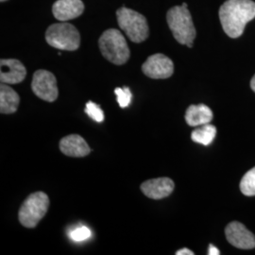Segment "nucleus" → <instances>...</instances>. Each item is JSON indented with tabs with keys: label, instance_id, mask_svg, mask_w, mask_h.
I'll return each instance as SVG.
<instances>
[{
	"label": "nucleus",
	"instance_id": "nucleus-1",
	"mask_svg": "<svg viewBox=\"0 0 255 255\" xmlns=\"http://www.w3.org/2000/svg\"><path fill=\"white\" fill-rule=\"evenodd\" d=\"M224 32L231 38H238L244 32L247 24L255 18V2L253 0H227L219 11Z\"/></svg>",
	"mask_w": 255,
	"mask_h": 255
},
{
	"label": "nucleus",
	"instance_id": "nucleus-2",
	"mask_svg": "<svg viewBox=\"0 0 255 255\" xmlns=\"http://www.w3.org/2000/svg\"><path fill=\"white\" fill-rule=\"evenodd\" d=\"M166 20L174 38L181 45L193 46L196 28L189 9L183 6H174L167 11Z\"/></svg>",
	"mask_w": 255,
	"mask_h": 255
},
{
	"label": "nucleus",
	"instance_id": "nucleus-3",
	"mask_svg": "<svg viewBox=\"0 0 255 255\" xmlns=\"http://www.w3.org/2000/svg\"><path fill=\"white\" fill-rule=\"evenodd\" d=\"M101 54L117 65L126 64L129 59V48L123 34L116 28L105 30L99 41Z\"/></svg>",
	"mask_w": 255,
	"mask_h": 255
},
{
	"label": "nucleus",
	"instance_id": "nucleus-4",
	"mask_svg": "<svg viewBox=\"0 0 255 255\" xmlns=\"http://www.w3.org/2000/svg\"><path fill=\"white\" fill-rule=\"evenodd\" d=\"M49 207V198L44 192H35L30 194L18 212L20 223L26 228H34L46 216Z\"/></svg>",
	"mask_w": 255,
	"mask_h": 255
},
{
	"label": "nucleus",
	"instance_id": "nucleus-5",
	"mask_svg": "<svg viewBox=\"0 0 255 255\" xmlns=\"http://www.w3.org/2000/svg\"><path fill=\"white\" fill-rule=\"evenodd\" d=\"M119 27L133 43H142L148 37L146 17L135 10L122 7L117 11Z\"/></svg>",
	"mask_w": 255,
	"mask_h": 255
},
{
	"label": "nucleus",
	"instance_id": "nucleus-6",
	"mask_svg": "<svg viewBox=\"0 0 255 255\" xmlns=\"http://www.w3.org/2000/svg\"><path fill=\"white\" fill-rule=\"evenodd\" d=\"M46 40L49 46L67 51L77 50L81 44L80 32L68 23L51 25L46 30Z\"/></svg>",
	"mask_w": 255,
	"mask_h": 255
},
{
	"label": "nucleus",
	"instance_id": "nucleus-7",
	"mask_svg": "<svg viewBox=\"0 0 255 255\" xmlns=\"http://www.w3.org/2000/svg\"><path fill=\"white\" fill-rule=\"evenodd\" d=\"M31 89L37 97L47 102H53L59 96L57 80L54 75L44 69L33 74Z\"/></svg>",
	"mask_w": 255,
	"mask_h": 255
},
{
	"label": "nucleus",
	"instance_id": "nucleus-8",
	"mask_svg": "<svg viewBox=\"0 0 255 255\" xmlns=\"http://www.w3.org/2000/svg\"><path fill=\"white\" fill-rule=\"evenodd\" d=\"M142 71L150 79H167L173 75V62L161 53L151 55L142 65Z\"/></svg>",
	"mask_w": 255,
	"mask_h": 255
},
{
	"label": "nucleus",
	"instance_id": "nucleus-9",
	"mask_svg": "<svg viewBox=\"0 0 255 255\" xmlns=\"http://www.w3.org/2000/svg\"><path fill=\"white\" fill-rule=\"evenodd\" d=\"M225 234L229 243L236 248L242 250H251L255 248V235L240 222H231L226 227Z\"/></svg>",
	"mask_w": 255,
	"mask_h": 255
},
{
	"label": "nucleus",
	"instance_id": "nucleus-10",
	"mask_svg": "<svg viewBox=\"0 0 255 255\" xmlns=\"http://www.w3.org/2000/svg\"><path fill=\"white\" fill-rule=\"evenodd\" d=\"M27 69L18 60L2 59L0 61V81L1 83L16 84L25 80Z\"/></svg>",
	"mask_w": 255,
	"mask_h": 255
},
{
	"label": "nucleus",
	"instance_id": "nucleus-11",
	"mask_svg": "<svg viewBox=\"0 0 255 255\" xmlns=\"http://www.w3.org/2000/svg\"><path fill=\"white\" fill-rule=\"evenodd\" d=\"M174 182L166 177L151 179L141 184V190L144 195L152 200H162L173 192Z\"/></svg>",
	"mask_w": 255,
	"mask_h": 255
},
{
	"label": "nucleus",
	"instance_id": "nucleus-12",
	"mask_svg": "<svg viewBox=\"0 0 255 255\" xmlns=\"http://www.w3.org/2000/svg\"><path fill=\"white\" fill-rule=\"evenodd\" d=\"M84 4L82 0H57L52 7L55 18L59 21H68L82 15Z\"/></svg>",
	"mask_w": 255,
	"mask_h": 255
},
{
	"label": "nucleus",
	"instance_id": "nucleus-13",
	"mask_svg": "<svg viewBox=\"0 0 255 255\" xmlns=\"http://www.w3.org/2000/svg\"><path fill=\"white\" fill-rule=\"evenodd\" d=\"M60 149L69 157H85L91 152V148L81 135L71 134L65 136L60 141Z\"/></svg>",
	"mask_w": 255,
	"mask_h": 255
},
{
	"label": "nucleus",
	"instance_id": "nucleus-14",
	"mask_svg": "<svg viewBox=\"0 0 255 255\" xmlns=\"http://www.w3.org/2000/svg\"><path fill=\"white\" fill-rule=\"evenodd\" d=\"M185 121L191 127L208 124L213 119V112L205 104L190 105L185 112Z\"/></svg>",
	"mask_w": 255,
	"mask_h": 255
},
{
	"label": "nucleus",
	"instance_id": "nucleus-15",
	"mask_svg": "<svg viewBox=\"0 0 255 255\" xmlns=\"http://www.w3.org/2000/svg\"><path fill=\"white\" fill-rule=\"evenodd\" d=\"M20 97L11 87L1 83L0 86V113L2 115L14 114L18 109Z\"/></svg>",
	"mask_w": 255,
	"mask_h": 255
},
{
	"label": "nucleus",
	"instance_id": "nucleus-16",
	"mask_svg": "<svg viewBox=\"0 0 255 255\" xmlns=\"http://www.w3.org/2000/svg\"><path fill=\"white\" fill-rule=\"evenodd\" d=\"M217 135V128L211 124H204L192 131L191 139L198 144L209 146Z\"/></svg>",
	"mask_w": 255,
	"mask_h": 255
},
{
	"label": "nucleus",
	"instance_id": "nucleus-17",
	"mask_svg": "<svg viewBox=\"0 0 255 255\" xmlns=\"http://www.w3.org/2000/svg\"><path fill=\"white\" fill-rule=\"evenodd\" d=\"M240 190L248 197L255 196V166L243 176L240 182Z\"/></svg>",
	"mask_w": 255,
	"mask_h": 255
},
{
	"label": "nucleus",
	"instance_id": "nucleus-18",
	"mask_svg": "<svg viewBox=\"0 0 255 255\" xmlns=\"http://www.w3.org/2000/svg\"><path fill=\"white\" fill-rule=\"evenodd\" d=\"M84 112L89 118H91L94 121H96L98 123H101L104 120V113L100 107V105H98L92 101L86 103Z\"/></svg>",
	"mask_w": 255,
	"mask_h": 255
},
{
	"label": "nucleus",
	"instance_id": "nucleus-19",
	"mask_svg": "<svg viewBox=\"0 0 255 255\" xmlns=\"http://www.w3.org/2000/svg\"><path fill=\"white\" fill-rule=\"evenodd\" d=\"M115 94L117 95V100L119 102V106L121 108H127L128 106L130 104L131 99H132V94L129 90V88L118 87L115 89Z\"/></svg>",
	"mask_w": 255,
	"mask_h": 255
},
{
	"label": "nucleus",
	"instance_id": "nucleus-20",
	"mask_svg": "<svg viewBox=\"0 0 255 255\" xmlns=\"http://www.w3.org/2000/svg\"><path fill=\"white\" fill-rule=\"evenodd\" d=\"M90 237H91V232L86 227L75 229L70 234V237L73 239L74 241H77V242L83 241Z\"/></svg>",
	"mask_w": 255,
	"mask_h": 255
},
{
	"label": "nucleus",
	"instance_id": "nucleus-21",
	"mask_svg": "<svg viewBox=\"0 0 255 255\" xmlns=\"http://www.w3.org/2000/svg\"><path fill=\"white\" fill-rule=\"evenodd\" d=\"M208 255H219V250L217 247L214 246L213 244H210L209 251H208Z\"/></svg>",
	"mask_w": 255,
	"mask_h": 255
},
{
	"label": "nucleus",
	"instance_id": "nucleus-22",
	"mask_svg": "<svg viewBox=\"0 0 255 255\" xmlns=\"http://www.w3.org/2000/svg\"><path fill=\"white\" fill-rule=\"evenodd\" d=\"M195 254L190 251V250H188V249H182V250H179L177 253H176V255H194Z\"/></svg>",
	"mask_w": 255,
	"mask_h": 255
},
{
	"label": "nucleus",
	"instance_id": "nucleus-23",
	"mask_svg": "<svg viewBox=\"0 0 255 255\" xmlns=\"http://www.w3.org/2000/svg\"><path fill=\"white\" fill-rule=\"evenodd\" d=\"M251 87H252L253 91L255 93V75L253 77V79H252V81H251Z\"/></svg>",
	"mask_w": 255,
	"mask_h": 255
},
{
	"label": "nucleus",
	"instance_id": "nucleus-24",
	"mask_svg": "<svg viewBox=\"0 0 255 255\" xmlns=\"http://www.w3.org/2000/svg\"><path fill=\"white\" fill-rule=\"evenodd\" d=\"M182 6H183V7H186V8H187V7H188V5H187V3H182Z\"/></svg>",
	"mask_w": 255,
	"mask_h": 255
},
{
	"label": "nucleus",
	"instance_id": "nucleus-25",
	"mask_svg": "<svg viewBox=\"0 0 255 255\" xmlns=\"http://www.w3.org/2000/svg\"><path fill=\"white\" fill-rule=\"evenodd\" d=\"M1 2H4V1H7V0H0Z\"/></svg>",
	"mask_w": 255,
	"mask_h": 255
}]
</instances>
